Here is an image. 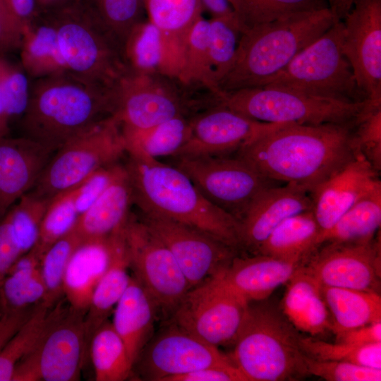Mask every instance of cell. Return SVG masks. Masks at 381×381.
Instances as JSON below:
<instances>
[{
  "label": "cell",
  "mask_w": 381,
  "mask_h": 381,
  "mask_svg": "<svg viewBox=\"0 0 381 381\" xmlns=\"http://www.w3.org/2000/svg\"><path fill=\"white\" fill-rule=\"evenodd\" d=\"M201 2L203 8L206 9L212 17L238 20L228 0H201Z\"/></svg>",
  "instance_id": "56"
},
{
  "label": "cell",
  "mask_w": 381,
  "mask_h": 381,
  "mask_svg": "<svg viewBox=\"0 0 381 381\" xmlns=\"http://www.w3.org/2000/svg\"><path fill=\"white\" fill-rule=\"evenodd\" d=\"M178 81L183 86L205 87L214 97L219 94L210 56V22L202 16L188 32Z\"/></svg>",
  "instance_id": "37"
},
{
  "label": "cell",
  "mask_w": 381,
  "mask_h": 381,
  "mask_svg": "<svg viewBox=\"0 0 381 381\" xmlns=\"http://www.w3.org/2000/svg\"><path fill=\"white\" fill-rule=\"evenodd\" d=\"M337 22L329 8L288 15L241 32L219 92L260 87Z\"/></svg>",
  "instance_id": "4"
},
{
  "label": "cell",
  "mask_w": 381,
  "mask_h": 381,
  "mask_svg": "<svg viewBox=\"0 0 381 381\" xmlns=\"http://www.w3.org/2000/svg\"><path fill=\"white\" fill-rule=\"evenodd\" d=\"M82 241L72 229L43 253L40 260V270L45 287L43 303L47 306L52 307L64 294V279L68 263Z\"/></svg>",
  "instance_id": "41"
},
{
  "label": "cell",
  "mask_w": 381,
  "mask_h": 381,
  "mask_svg": "<svg viewBox=\"0 0 381 381\" xmlns=\"http://www.w3.org/2000/svg\"><path fill=\"white\" fill-rule=\"evenodd\" d=\"M78 217L75 188L54 196L44 214L38 239L33 248L42 256L53 243L73 229Z\"/></svg>",
  "instance_id": "44"
},
{
  "label": "cell",
  "mask_w": 381,
  "mask_h": 381,
  "mask_svg": "<svg viewBox=\"0 0 381 381\" xmlns=\"http://www.w3.org/2000/svg\"><path fill=\"white\" fill-rule=\"evenodd\" d=\"M209 22L210 56L218 86L234 62L241 32L236 20L212 17Z\"/></svg>",
  "instance_id": "46"
},
{
  "label": "cell",
  "mask_w": 381,
  "mask_h": 381,
  "mask_svg": "<svg viewBox=\"0 0 381 381\" xmlns=\"http://www.w3.org/2000/svg\"><path fill=\"white\" fill-rule=\"evenodd\" d=\"M23 255L6 214L0 218V287L14 262Z\"/></svg>",
  "instance_id": "53"
},
{
  "label": "cell",
  "mask_w": 381,
  "mask_h": 381,
  "mask_svg": "<svg viewBox=\"0 0 381 381\" xmlns=\"http://www.w3.org/2000/svg\"><path fill=\"white\" fill-rule=\"evenodd\" d=\"M142 219L171 251L190 289L222 272L236 250L191 226L151 214Z\"/></svg>",
  "instance_id": "17"
},
{
  "label": "cell",
  "mask_w": 381,
  "mask_h": 381,
  "mask_svg": "<svg viewBox=\"0 0 381 381\" xmlns=\"http://www.w3.org/2000/svg\"><path fill=\"white\" fill-rule=\"evenodd\" d=\"M186 37L164 32L148 19L142 20L132 29L123 44L122 54L128 71L159 74L178 81Z\"/></svg>",
  "instance_id": "21"
},
{
  "label": "cell",
  "mask_w": 381,
  "mask_h": 381,
  "mask_svg": "<svg viewBox=\"0 0 381 381\" xmlns=\"http://www.w3.org/2000/svg\"><path fill=\"white\" fill-rule=\"evenodd\" d=\"M248 303L213 278L186 294L170 322L215 346L233 344Z\"/></svg>",
  "instance_id": "14"
},
{
  "label": "cell",
  "mask_w": 381,
  "mask_h": 381,
  "mask_svg": "<svg viewBox=\"0 0 381 381\" xmlns=\"http://www.w3.org/2000/svg\"><path fill=\"white\" fill-rule=\"evenodd\" d=\"M92 18L123 52L132 29L145 20L144 0H80ZM123 56V54H122Z\"/></svg>",
  "instance_id": "38"
},
{
  "label": "cell",
  "mask_w": 381,
  "mask_h": 381,
  "mask_svg": "<svg viewBox=\"0 0 381 381\" xmlns=\"http://www.w3.org/2000/svg\"><path fill=\"white\" fill-rule=\"evenodd\" d=\"M279 124L256 121L217 104L191 118L188 138L174 157L229 155Z\"/></svg>",
  "instance_id": "19"
},
{
  "label": "cell",
  "mask_w": 381,
  "mask_h": 381,
  "mask_svg": "<svg viewBox=\"0 0 381 381\" xmlns=\"http://www.w3.org/2000/svg\"><path fill=\"white\" fill-rule=\"evenodd\" d=\"M337 336L348 330L381 322L380 293L331 286H321Z\"/></svg>",
  "instance_id": "33"
},
{
  "label": "cell",
  "mask_w": 381,
  "mask_h": 381,
  "mask_svg": "<svg viewBox=\"0 0 381 381\" xmlns=\"http://www.w3.org/2000/svg\"><path fill=\"white\" fill-rule=\"evenodd\" d=\"M6 25V16L2 0H0V41L4 34Z\"/></svg>",
  "instance_id": "60"
},
{
  "label": "cell",
  "mask_w": 381,
  "mask_h": 381,
  "mask_svg": "<svg viewBox=\"0 0 381 381\" xmlns=\"http://www.w3.org/2000/svg\"><path fill=\"white\" fill-rule=\"evenodd\" d=\"M353 0H329V8L337 21L344 19L351 6Z\"/></svg>",
  "instance_id": "57"
},
{
  "label": "cell",
  "mask_w": 381,
  "mask_h": 381,
  "mask_svg": "<svg viewBox=\"0 0 381 381\" xmlns=\"http://www.w3.org/2000/svg\"><path fill=\"white\" fill-rule=\"evenodd\" d=\"M341 21L343 50L358 85L381 104V0H353Z\"/></svg>",
  "instance_id": "18"
},
{
  "label": "cell",
  "mask_w": 381,
  "mask_h": 381,
  "mask_svg": "<svg viewBox=\"0 0 381 381\" xmlns=\"http://www.w3.org/2000/svg\"><path fill=\"white\" fill-rule=\"evenodd\" d=\"M114 87L84 82L71 73L34 79L20 119L25 137L56 151L67 140L114 115Z\"/></svg>",
  "instance_id": "3"
},
{
  "label": "cell",
  "mask_w": 381,
  "mask_h": 381,
  "mask_svg": "<svg viewBox=\"0 0 381 381\" xmlns=\"http://www.w3.org/2000/svg\"><path fill=\"white\" fill-rule=\"evenodd\" d=\"M50 200L28 192L5 214L23 254L36 244L42 218Z\"/></svg>",
  "instance_id": "45"
},
{
  "label": "cell",
  "mask_w": 381,
  "mask_h": 381,
  "mask_svg": "<svg viewBox=\"0 0 381 381\" xmlns=\"http://www.w3.org/2000/svg\"><path fill=\"white\" fill-rule=\"evenodd\" d=\"M234 363L220 351L172 322L152 336L135 364L143 380L168 381L202 368ZM134 364V365H135Z\"/></svg>",
  "instance_id": "15"
},
{
  "label": "cell",
  "mask_w": 381,
  "mask_h": 381,
  "mask_svg": "<svg viewBox=\"0 0 381 381\" xmlns=\"http://www.w3.org/2000/svg\"><path fill=\"white\" fill-rule=\"evenodd\" d=\"M312 210L310 193L290 183L265 189L253 200L239 221L241 247L255 253L286 219Z\"/></svg>",
  "instance_id": "23"
},
{
  "label": "cell",
  "mask_w": 381,
  "mask_h": 381,
  "mask_svg": "<svg viewBox=\"0 0 381 381\" xmlns=\"http://www.w3.org/2000/svg\"><path fill=\"white\" fill-rule=\"evenodd\" d=\"M50 308L37 306L0 352V381H11L15 368L37 344L51 318Z\"/></svg>",
  "instance_id": "40"
},
{
  "label": "cell",
  "mask_w": 381,
  "mask_h": 381,
  "mask_svg": "<svg viewBox=\"0 0 381 381\" xmlns=\"http://www.w3.org/2000/svg\"><path fill=\"white\" fill-rule=\"evenodd\" d=\"M190 120L187 116H179L143 131L121 128L126 152H139L155 159L174 157L188 138Z\"/></svg>",
  "instance_id": "35"
},
{
  "label": "cell",
  "mask_w": 381,
  "mask_h": 381,
  "mask_svg": "<svg viewBox=\"0 0 381 381\" xmlns=\"http://www.w3.org/2000/svg\"><path fill=\"white\" fill-rule=\"evenodd\" d=\"M337 342L365 345L381 341V322L348 330L336 337Z\"/></svg>",
  "instance_id": "54"
},
{
  "label": "cell",
  "mask_w": 381,
  "mask_h": 381,
  "mask_svg": "<svg viewBox=\"0 0 381 381\" xmlns=\"http://www.w3.org/2000/svg\"><path fill=\"white\" fill-rule=\"evenodd\" d=\"M300 345L308 356L318 360L354 363L381 370V341L365 345L329 343L312 337H300Z\"/></svg>",
  "instance_id": "42"
},
{
  "label": "cell",
  "mask_w": 381,
  "mask_h": 381,
  "mask_svg": "<svg viewBox=\"0 0 381 381\" xmlns=\"http://www.w3.org/2000/svg\"><path fill=\"white\" fill-rule=\"evenodd\" d=\"M20 63L29 78L70 73L60 49L56 29L47 14L37 13L23 31Z\"/></svg>",
  "instance_id": "30"
},
{
  "label": "cell",
  "mask_w": 381,
  "mask_h": 381,
  "mask_svg": "<svg viewBox=\"0 0 381 381\" xmlns=\"http://www.w3.org/2000/svg\"><path fill=\"white\" fill-rule=\"evenodd\" d=\"M54 151L25 136H0V218L33 188Z\"/></svg>",
  "instance_id": "22"
},
{
  "label": "cell",
  "mask_w": 381,
  "mask_h": 381,
  "mask_svg": "<svg viewBox=\"0 0 381 381\" xmlns=\"http://www.w3.org/2000/svg\"><path fill=\"white\" fill-rule=\"evenodd\" d=\"M369 100L346 102L274 87L222 92L216 103L266 123L318 125L356 121Z\"/></svg>",
  "instance_id": "8"
},
{
  "label": "cell",
  "mask_w": 381,
  "mask_h": 381,
  "mask_svg": "<svg viewBox=\"0 0 381 381\" xmlns=\"http://www.w3.org/2000/svg\"><path fill=\"white\" fill-rule=\"evenodd\" d=\"M282 312L297 331L313 337L332 331V317L321 286L301 265L287 282Z\"/></svg>",
  "instance_id": "26"
},
{
  "label": "cell",
  "mask_w": 381,
  "mask_h": 381,
  "mask_svg": "<svg viewBox=\"0 0 381 381\" xmlns=\"http://www.w3.org/2000/svg\"><path fill=\"white\" fill-rule=\"evenodd\" d=\"M57 34L71 74L84 82L113 87L127 71L122 53L80 0L45 13Z\"/></svg>",
  "instance_id": "7"
},
{
  "label": "cell",
  "mask_w": 381,
  "mask_h": 381,
  "mask_svg": "<svg viewBox=\"0 0 381 381\" xmlns=\"http://www.w3.org/2000/svg\"><path fill=\"white\" fill-rule=\"evenodd\" d=\"M6 16L0 54L18 50L23 31L37 15L35 0H2Z\"/></svg>",
  "instance_id": "49"
},
{
  "label": "cell",
  "mask_w": 381,
  "mask_h": 381,
  "mask_svg": "<svg viewBox=\"0 0 381 381\" xmlns=\"http://www.w3.org/2000/svg\"><path fill=\"white\" fill-rule=\"evenodd\" d=\"M41 258L32 248L12 265L0 287V314L32 310L43 303Z\"/></svg>",
  "instance_id": "32"
},
{
  "label": "cell",
  "mask_w": 381,
  "mask_h": 381,
  "mask_svg": "<svg viewBox=\"0 0 381 381\" xmlns=\"http://www.w3.org/2000/svg\"><path fill=\"white\" fill-rule=\"evenodd\" d=\"M109 260L107 238L83 241L68 263L63 291L73 309L86 313Z\"/></svg>",
  "instance_id": "29"
},
{
  "label": "cell",
  "mask_w": 381,
  "mask_h": 381,
  "mask_svg": "<svg viewBox=\"0 0 381 381\" xmlns=\"http://www.w3.org/2000/svg\"><path fill=\"white\" fill-rule=\"evenodd\" d=\"M133 204L125 167L96 200L79 215L73 231L82 241L106 238L127 220Z\"/></svg>",
  "instance_id": "28"
},
{
  "label": "cell",
  "mask_w": 381,
  "mask_h": 381,
  "mask_svg": "<svg viewBox=\"0 0 381 381\" xmlns=\"http://www.w3.org/2000/svg\"><path fill=\"white\" fill-rule=\"evenodd\" d=\"M353 144L356 154L363 155L378 172L381 168V105L368 102L357 119Z\"/></svg>",
  "instance_id": "48"
},
{
  "label": "cell",
  "mask_w": 381,
  "mask_h": 381,
  "mask_svg": "<svg viewBox=\"0 0 381 381\" xmlns=\"http://www.w3.org/2000/svg\"><path fill=\"white\" fill-rule=\"evenodd\" d=\"M241 32L296 13L329 8V0H228Z\"/></svg>",
  "instance_id": "39"
},
{
  "label": "cell",
  "mask_w": 381,
  "mask_h": 381,
  "mask_svg": "<svg viewBox=\"0 0 381 381\" xmlns=\"http://www.w3.org/2000/svg\"><path fill=\"white\" fill-rule=\"evenodd\" d=\"M125 240L133 277L150 296L157 314L171 318L190 289L175 258L145 222L131 212L125 224Z\"/></svg>",
  "instance_id": "11"
},
{
  "label": "cell",
  "mask_w": 381,
  "mask_h": 381,
  "mask_svg": "<svg viewBox=\"0 0 381 381\" xmlns=\"http://www.w3.org/2000/svg\"><path fill=\"white\" fill-rule=\"evenodd\" d=\"M381 224V184L358 200L325 234V243H363L373 240Z\"/></svg>",
  "instance_id": "34"
},
{
  "label": "cell",
  "mask_w": 381,
  "mask_h": 381,
  "mask_svg": "<svg viewBox=\"0 0 381 381\" xmlns=\"http://www.w3.org/2000/svg\"><path fill=\"white\" fill-rule=\"evenodd\" d=\"M157 315L153 302L132 276L127 289L114 307L111 323L124 342L133 365L153 336Z\"/></svg>",
  "instance_id": "27"
},
{
  "label": "cell",
  "mask_w": 381,
  "mask_h": 381,
  "mask_svg": "<svg viewBox=\"0 0 381 381\" xmlns=\"http://www.w3.org/2000/svg\"><path fill=\"white\" fill-rule=\"evenodd\" d=\"M34 309L0 314V352L30 316Z\"/></svg>",
  "instance_id": "55"
},
{
  "label": "cell",
  "mask_w": 381,
  "mask_h": 381,
  "mask_svg": "<svg viewBox=\"0 0 381 381\" xmlns=\"http://www.w3.org/2000/svg\"><path fill=\"white\" fill-rule=\"evenodd\" d=\"M174 158V166L210 202L238 221L259 193L279 183L237 155Z\"/></svg>",
  "instance_id": "12"
},
{
  "label": "cell",
  "mask_w": 381,
  "mask_h": 381,
  "mask_svg": "<svg viewBox=\"0 0 381 381\" xmlns=\"http://www.w3.org/2000/svg\"><path fill=\"white\" fill-rule=\"evenodd\" d=\"M123 167L117 162L104 167L75 188V205L79 215L96 200Z\"/></svg>",
  "instance_id": "51"
},
{
  "label": "cell",
  "mask_w": 381,
  "mask_h": 381,
  "mask_svg": "<svg viewBox=\"0 0 381 381\" xmlns=\"http://www.w3.org/2000/svg\"><path fill=\"white\" fill-rule=\"evenodd\" d=\"M308 375H313L327 381H380L381 370L373 369L354 363L324 361L305 356Z\"/></svg>",
  "instance_id": "50"
},
{
  "label": "cell",
  "mask_w": 381,
  "mask_h": 381,
  "mask_svg": "<svg viewBox=\"0 0 381 381\" xmlns=\"http://www.w3.org/2000/svg\"><path fill=\"white\" fill-rule=\"evenodd\" d=\"M248 303L230 356L248 381L297 380L308 375L301 336L279 310Z\"/></svg>",
  "instance_id": "5"
},
{
  "label": "cell",
  "mask_w": 381,
  "mask_h": 381,
  "mask_svg": "<svg viewBox=\"0 0 381 381\" xmlns=\"http://www.w3.org/2000/svg\"><path fill=\"white\" fill-rule=\"evenodd\" d=\"M56 151L32 191L50 200L117 162L126 152L121 123L113 115L71 138Z\"/></svg>",
  "instance_id": "9"
},
{
  "label": "cell",
  "mask_w": 381,
  "mask_h": 381,
  "mask_svg": "<svg viewBox=\"0 0 381 381\" xmlns=\"http://www.w3.org/2000/svg\"><path fill=\"white\" fill-rule=\"evenodd\" d=\"M72 0H35L37 13L50 12Z\"/></svg>",
  "instance_id": "58"
},
{
  "label": "cell",
  "mask_w": 381,
  "mask_h": 381,
  "mask_svg": "<svg viewBox=\"0 0 381 381\" xmlns=\"http://www.w3.org/2000/svg\"><path fill=\"white\" fill-rule=\"evenodd\" d=\"M168 381H248L234 363L211 365L175 376Z\"/></svg>",
  "instance_id": "52"
},
{
  "label": "cell",
  "mask_w": 381,
  "mask_h": 381,
  "mask_svg": "<svg viewBox=\"0 0 381 381\" xmlns=\"http://www.w3.org/2000/svg\"><path fill=\"white\" fill-rule=\"evenodd\" d=\"M133 204L151 214L200 230L236 250L241 248L240 222L210 202L175 166L139 152L125 164Z\"/></svg>",
  "instance_id": "2"
},
{
  "label": "cell",
  "mask_w": 381,
  "mask_h": 381,
  "mask_svg": "<svg viewBox=\"0 0 381 381\" xmlns=\"http://www.w3.org/2000/svg\"><path fill=\"white\" fill-rule=\"evenodd\" d=\"M89 347L97 381H123L130 376L133 365L111 322L106 320L94 332Z\"/></svg>",
  "instance_id": "36"
},
{
  "label": "cell",
  "mask_w": 381,
  "mask_h": 381,
  "mask_svg": "<svg viewBox=\"0 0 381 381\" xmlns=\"http://www.w3.org/2000/svg\"><path fill=\"white\" fill-rule=\"evenodd\" d=\"M301 263L321 286L380 293V238L363 243H325Z\"/></svg>",
  "instance_id": "16"
},
{
  "label": "cell",
  "mask_w": 381,
  "mask_h": 381,
  "mask_svg": "<svg viewBox=\"0 0 381 381\" xmlns=\"http://www.w3.org/2000/svg\"><path fill=\"white\" fill-rule=\"evenodd\" d=\"M301 263L262 254L235 256L214 279L248 303L260 301L287 283Z\"/></svg>",
  "instance_id": "24"
},
{
  "label": "cell",
  "mask_w": 381,
  "mask_h": 381,
  "mask_svg": "<svg viewBox=\"0 0 381 381\" xmlns=\"http://www.w3.org/2000/svg\"><path fill=\"white\" fill-rule=\"evenodd\" d=\"M320 236L312 210L302 212L280 223L255 253L302 262L319 247Z\"/></svg>",
  "instance_id": "31"
},
{
  "label": "cell",
  "mask_w": 381,
  "mask_h": 381,
  "mask_svg": "<svg viewBox=\"0 0 381 381\" xmlns=\"http://www.w3.org/2000/svg\"><path fill=\"white\" fill-rule=\"evenodd\" d=\"M126 222L107 237L108 264L95 289L85 316L88 344L94 332L107 320L130 283L131 277L128 272L130 266L125 240Z\"/></svg>",
  "instance_id": "25"
},
{
  "label": "cell",
  "mask_w": 381,
  "mask_h": 381,
  "mask_svg": "<svg viewBox=\"0 0 381 381\" xmlns=\"http://www.w3.org/2000/svg\"><path fill=\"white\" fill-rule=\"evenodd\" d=\"M342 38L341 20L334 23L260 87H278L346 102L368 99L344 54Z\"/></svg>",
  "instance_id": "6"
},
{
  "label": "cell",
  "mask_w": 381,
  "mask_h": 381,
  "mask_svg": "<svg viewBox=\"0 0 381 381\" xmlns=\"http://www.w3.org/2000/svg\"><path fill=\"white\" fill-rule=\"evenodd\" d=\"M148 20L164 32L186 36L202 16L201 0H144Z\"/></svg>",
  "instance_id": "43"
},
{
  "label": "cell",
  "mask_w": 381,
  "mask_h": 381,
  "mask_svg": "<svg viewBox=\"0 0 381 381\" xmlns=\"http://www.w3.org/2000/svg\"><path fill=\"white\" fill-rule=\"evenodd\" d=\"M85 313L61 306L52 310L49 322L32 351L15 368L11 381H75L85 357Z\"/></svg>",
  "instance_id": "10"
},
{
  "label": "cell",
  "mask_w": 381,
  "mask_h": 381,
  "mask_svg": "<svg viewBox=\"0 0 381 381\" xmlns=\"http://www.w3.org/2000/svg\"><path fill=\"white\" fill-rule=\"evenodd\" d=\"M379 184L377 171L358 154L310 193L312 211L320 229V244L322 236L338 219Z\"/></svg>",
  "instance_id": "20"
},
{
  "label": "cell",
  "mask_w": 381,
  "mask_h": 381,
  "mask_svg": "<svg viewBox=\"0 0 381 381\" xmlns=\"http://www.w3.org/2000/svg\"><path fill=\"white\" fill-rule=\"evenodd\" d=\"M357 119L318 125L280 123L244 145L236 155L267 179L310 193L358 155L353 144Z\"/></svg>",
  "instance_id": "1"
},
{
  "label": "cell",
  "mask_w": 381,
  "mask_h": 381,
  "mask_svg": "<svg viewBox=\"0 0 381 381\" xmlns=\"http://www.w3.org/2000/svg\"><path fill=\"white\" fill-rule=\"evenodd\" d=\"M10 121L0 92V136H8L10 133Z\"/></svg>",
  "instance_id": "59"
},
{
  "label": "cell",
  "mask_w": 381,
  "mask_h": 381,
  "mask_svg": "<svg viewBox=\"0 0 381 381\" xmlns=\"http://www.w3.org/2000/svg\"><path fill=\"white\" fill-rule=\"evenodd\" d=\"M29 77L20 63L0 54V92L10 124L23 116L29 99Z\"/></svg>",
  "instance_id": "47"
},
{
  "label": "cell",
  "mask_w": 381,
  "mask_h": 381,
  "mask_svg": "<svg viewBox=\"0 0 381 381\" xmlns=\"http://www.w3.org/2000/svg\"><path fill=\"white\" fill-rule=\"evenodd\" d=\"M159 74L136 73L127 70L114 87V116L121 128L148 130L179 116H187L195 102L174 83Z\"/></svg>",
  "instance_id": "13"
}]
</instances>
